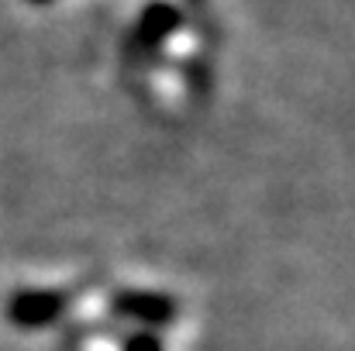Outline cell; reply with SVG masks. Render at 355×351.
I'll return each mask as SVG.
<instances>
[{
    "mask_svg": "<svg viewBox=\"0 0 355 351\" xmlns=\"http://www.w3.org/2000/svg\"><path fill=\"white\" fill-rule=\"evenodd\" d=\"M28 3H35V7H45V3H52V0H28Z\"/></svg>",
    "mask_w": 355,
    "mask_h": 351,
    "instance_id": "52a82bcc",
    "label": "cell"
},
{
    "mask_svg": "<svg viewBox=\"0 0 355 351\" xmlns=\"http://www.w3.org/2000/svg\"><path fill=\"white\" fill-rule=\"evenodd\" d=\"M183 76H187V83H190L197 93H207V87H211V69H207L200 59H187V62H183Z\"/></svg>",
    "mask_w": 355,
    "mask_h": 351,
    "instance_id": "277c9868",
    "label": "cell"
},
{
    "mask_svg": "<svg viewBox=\"0 0 355 351\" xmlns=\"http://www.w3.org/2000/svg\"><path fill=\"white\" fill-rule=\"evenodd\" d=\"M114 314L124 321H135L141 327H166L180 317V303L169 293H155V289H121L111 300Z\"/></svg>",
    "mask_w": 355,
    "mask_h": 351,
    "instance_id": "3957f363",
    "label": "cell"
},
{
    "mask_svg": "<svg viewBox=\"0 0 355 351\" xmlns=\"http://www.w3.org/2000/svg\"><path fill=\"white\" fill-rule=\"evenodd\" d=\"M183 28V10L169 0H148L131 28V48L135 55H155L162 45Z\"/></svg>",
    "mask_w": 355,
    "mask_h": 351,
    "instance_id": "7a4b0ae2",
    "label": "cell"
},
{
    "mask_svg": "<svg viewBox=\"0 0 355 351\" xmlns=\"http://www.w3.org/2000/svg\"><path fill=\"white\" fill-rule=\"evenodd\" d=\"M73 303V289H17L7 300V321L21 331L55 324Z\"/></svg>",
    "mask_w": 355,
    "mask_h": 351,
    "instance_id": "6da1fadb",
    "label": "cell"
},
{
    "mask_svg": "<svg viewBox=\"0 0 355 351\" xmlns=\"http://www.w3.org/2000/svg\"><path fill=\"white\" fill-rule=\"evenodd\" d=\"M124 351H162V341L152 331H138L124 338Z\"/></svg>",
    "mask_w": 355,
    "mask_h": 351,
    "instance_id": "5b68a950",
    "label": "cell"
},
{
    "mask_svg": "<svg viewBox=\"0 0 355 351\" xmlns=\"http://www.w3.org/2000/svg\"><path fill=\"white\" fill-rule=\"evenodd\" d=\"M187 3H190V7H193V10H200V7H204V3H207V0H187Z\"/></svg>",
    "mask_w": 355,
    "mask_h": 351,
    "instance_id": "8992f818",
    "label": "cell"
}]
</instances>
